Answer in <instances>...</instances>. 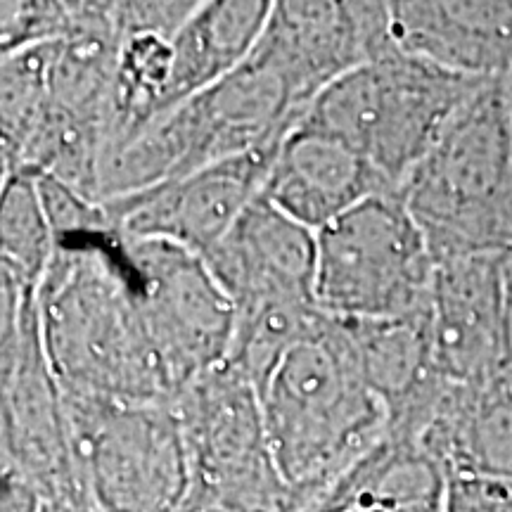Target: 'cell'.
Wrapping results in <instances>:
<instances>
[{
    "label": "cell",
    "mask_w": 512,
    "mask_h": 512,
    "mask_svg": "<svg viewBox=\"0 0 512 512\" xmlns=\"http://www.w3.org/2000/svg\"><path fill=\"white\" fill-rule=\"evenodd\" d=\"M36 313L62 394L174 403L114 226L57 238L36 292Z\"/></svg>",
    "instance_id": "cell-1"
},
{
    "label": "cell",
    "mask_w": 512,
    "mask_h": 512,
    "mask_svg": "<svg viewBox=\"0 0 512 512\" xmlns=\"http://www.w3.org/2000/svg\"><path fill=\"white\" fill-rule=\"evenodd\" d=\"M446 477L512 479V368L446 384L420 444Z\"/></svg>",
    "instance_id": "cell-16"
},
{
    "label": "cell",
    "mask_w": 512,
    "mask_h": 512,
    "mask_svg": "<svg viewBox=\"0 0 512 512\" xmlns=\"http://www.w3.org/2000/svg\"><path fill=\"white\" fill-rule=\"evenodd\" d=\"M273 3L264 0H211L200 3L171 43V72L162 114L216 86L254 53Z\"/></svg>",
    "instance_id": "cell-17"
},
{
    "label": "cell",
    "mask_w": 512,
    "mask_h": 512,
    "mask_svg": "<svg viewBox=\"0 0 512 512\" xmlns=\"http://www.w3.org/2000/svg\"><path fill=\"white\" fill-rule=\"evenodd\" d=\"M261 192L283 214L318 233L358 202L394 190L349 147L297 126L275 152Z\"/></svg>",
    "instance_id": "cell-15"
},
{
    "label": "cell",
    "mask_w": 512,
    "mask_h": 512,
    "mask_svg": "<svg viewBox=\"0 0 512 512\" xmlns=\"http://www.w3.org/2000/svg\"><path fill=\"white\" fill-rule=\"evenodd\" d=\"M484 83L394 48L339 76L313 100L299 128L349 147L399 192Z\"/></svg>",
    "instance_id": "cell-5"
},
{
    "label": "cell",
    "mask_w": 512,
    "mask_h": 512,
    "mask_svg": "<svg viewBox=\"0 0 512 512\" xmlns=\"http://www.w3.org/2000/svg\"><path fill=\"white\" fill-rule=\"evenodd\" d=\"M0 475H15L41 501L86 489L76 467L62 389L38 328L36 294L0 283Z\"/></svg>",
    "instance_id": "cell-9"
},
{
    "label": "cell",
    "mask_w": 512,
    "mask_h": 512,
    "mask_svg": "<svg viewBox=\"0 0 512 512\" xmlns=\"http://www.w3.org/2000/svg\"><path fill=\"white\" fill-rule=\"evenodd\" d=\"M38 512H100L98 505L88 494V489L67 491V494L48 498L38 505Z\"/></svg>",
    "instance_id": "cell-23"
},
{
    "label": "cell",
    "mask_w": 512,
    "mask_h": 512,
    "mask_svg": "<svg viewBox=\"0 0 512 512\" xmlns=\"http://www.w3.org/2000/svg\"><path fill=\"white\" fill-rule=\"evenodd\" d=\"M62 399L76 467L100 512H183L192 477L176 403Z\"/></svg>",
    "instance_id": "cell-7"
},
{
    "label": "cell",
    "mask_w": 512,
    "mask_h": 512,
    "mask_svg": "<svg viewBox=\"0 0 512 512\" xmlns=\"http://www.w3.org/2000/svg\"><path fill=\"white\" fill-rule=\"evenodd\" d=\"M117 3H53V0H5L0 5L3 55L64 41L86 31L112 27Z\"/></svg>",
    "instance_id": "cell-21"
},
{
    "label": "cell",
    "mask_w": 512,
    "mask_h": 512,
    "mask_svg": "<svg viewBox=\"0 0 512 512\" xmlns=\"http://www.w3.org/2000/svg\"><path fill=\"white\" fill-rule=\"evenodd\" d=\"M505 278H508V306H510V323H512V256L505 266Z\"/></svg>",
    "instance_id": "cell-25"
},
{
    "label": "cell",
    "mask_w": 512,
    "mask_h": 512,
    "mask_svg": "<svg viewBox=\"0 0 512 512\" xmlns=\"http://www.w3.org/2000/svg\"><path fill=\"white\" fill-rule=\"evenodd\" d=\"M448 477L418 444L384 434L306 512H444Z\"/></svg>",
    "instance_id": "cell-18"
},
{
    "label": "cell",
    "mask_w": 512,
    "mask_h": 512,
    "mask_svg": "<svg viewBox=\"0 0 512 512\" xmlns=\"http://www.w3.org/2000/svg\"><path fill=\"white\" fill-rule=\"evenodd\" d=\"M434 264L401 192L358 202L316 233V304L337 320H389L430 304Z\"/></svg>",
    "instance_id": "cell-6"
},
{
    "label": "cell",
    "mask_w": 512,
    "mask_h": 512,
    "mask_svg": "<svg viewBox=\"0 0 512 512\" xmlns=\"http://www.w3.org/2000/svg\"><path fill=\"white\" fill-rule=\"evenodd\" d=\"M50 43L3 55L0 69V159L3 178L22 174L24 159L46 121Z\"/></svg>",
    "instance_id": "cell-20"
},
{
    "label": "cell",
    "mask_w": 512,
    "mask_h": 512,
    "mask_svg": "<svg viewBox=\"0 0 512 512\" xmlns=\"http://www.w3.org/2000/svg\"><path fill=\"white\" fill-rule=\"evenodd\" d=\"M508 259H453L434 268L430 323L444 380L467 384L512 368Z\"/></svg>",
    "instance_id": "cell-12"
},
{
    "label": "cell",
    "mask_w": 512,
    "mask_h": 512,
    "mask_svg": "<svg viewBox=\"0 0 512 512\" xmlns=\"http://www.w3.org/2000/svg\"><path fill=\"white\" fill-rule=\"evenodd\" d=\"M202 259L233 302L235 318L316 304V233L283 214L264 192Z\"/></svg>",
    "instance_id": "cell-13"
},
{
    "label": "cell",
    "mask_w": 512,
    "mask_h": 512,
    "mask_svg": "<svg viewBox=\"0 0 512 512\" xmlns=\"http://www.w3.org/2000/svg\"><path fill=\"white\" fill-rule=\"evenodd\" d=\"M273 150L226 159L195 174L102 202L114 230L131 240H164L207 256L264 190Z\"/></svg>",
    "instance_id": "cell-11"
},
{
    "label": "cell",
    "mask_w": 512,
    "mask_h": 512,
    "mask_svg": "<svg viewBox=\"0 0 512 512\" xmlns=\"http://www.w3.org/2000/svg\"><path fill=\"white\" fill-rule=\"evenodd\" d=\"M306 112L290 83L254 50L233 74L164 114L114 155L102 174L100 202L280 147Z\"/></svg>",
    "instance_id": "cell-4"
},
{
    "label": "cell",
    "mask_w": 512,
    "mask_h": 512,
    "mask_svg": "<svg viewBox=\"0 0 512 512\" xmlns=\"http://www.w3.org/2000/svg\"><path fill=\"white\" fill-rule=\"evenodd\" d=\"M145 323L174 403L197 377L226 363L235 306L207 261L164 240L124 238Z\"/></svg>",
    "instance_id": "cell-10"
},
{
    "label": "cell",
    "mask_w": 512,
    "mask_h": 512,
    "mask_svg": "<svg viewBox=\"0 0 512 512\" xmlns=\"http://www.w3.org/2000/svg\"><path fill=\"white\" fill-rule=\"evenodd\" d=\"M503 91H505V98H508V107H510V119H512V69L508 74L503 76Z\"/></svg>",
    "instance_id": "cell-24"
},
{
    "label": "cell",
    "mask_w": 512,
    "mask_h": 512,
    "mask_svg": "<svg viewBox=\"0 0 512 512\" xmlns=\"http://www.w3.org/2000/svg\"><path fill=\"white\" fill-rule=\"evenodd\" d=\"M389 36L401 53L472 79L512 69V0L389 3Z\"/></svg>",
    "instance_id": "cell-14"
},
{
    "label": "cell",
    "mask_w": 512,
    "mask_h": 512,
    "mask_svg": "<svg viewBox=\"0 0 512 512\" xmlns=\"http://www.w3.org/2000/svg\"><path fill=\"white\" fill-rule=\"evenodd\" d=\"M434 264L512 256V119L503 81L484 83L401 185Z\"/></svg>",
    "instance_id": "cell-3"
},
{
    "label": "cell",
    "mask_w": 512,
    "mask_h": 512,
    "mask_svg": "<svg viewBox=\"0 0 512 512\" xmlns=\"http://www.w3.org/2000/svg\"><path fill=\"white\" fill-rule=\"evenodd\" d=\"M207 512H219V510H207Z\"/></svg>",
    "instance_id": "cell-26"
},
{
    "label": "cell",
    "mask_w": 512,
    "mask_h": 512,
    "mask_svg": "<svg viewBox=\"0 0 512 512\" xmlns=\"http://www.w3.org/2000/svg\"><path fill=\"white\" fill-rule=\"evenodd\" d=\"M176 411L192 477L183 512H304L275 467L259 389L238 368L197 377Z\"/></svg>",
    "instance_id": "cell-8"
},
{
    "label": "cell",
    "mask_w": 512,
    "mask_h": 512,
    "mask_svg": "<svg viewBox=\"0 0 512 512\" xmlns=\"http://www.w3.org/2000/svg\"><path fill=\"white\" fill-rule=\"evenodd\" d=\"M259 399L275 467L304 512L387 434L384 403L330 316L280 358Z\"/></svg>",
    "instance_id": "cell-2"
},
{
    "label": "cell",
    "mask_w": 512,
    "mask_h": 512,
    "mask_svg": "<svg viewBox=\"0 0 512 512\" xmlns=\"http://www.w3.org/2000/svg\"><path fill=\"white\" fill-rule=\"evenodd\" d=\"M55 233L36 178L17 174L0 185V280L38 292L55 256Z\"/></svg>",
    "instance_id": "cell-19"
},
{
    "label": "cell",
    "mask_w": 512,
    "mask_h": 512,
    "mask_svg": "<svg viewBox=\"0 0 512 512\" xmlns=\"http://www.w3.org/2000/svg\"><path fill=\"white\" fill-rule=\"evenodd\" d=\"M444 512H512V479L448 477Z\"/></svg>",
    "instance_id": "cell-22"
}]
</instances>
